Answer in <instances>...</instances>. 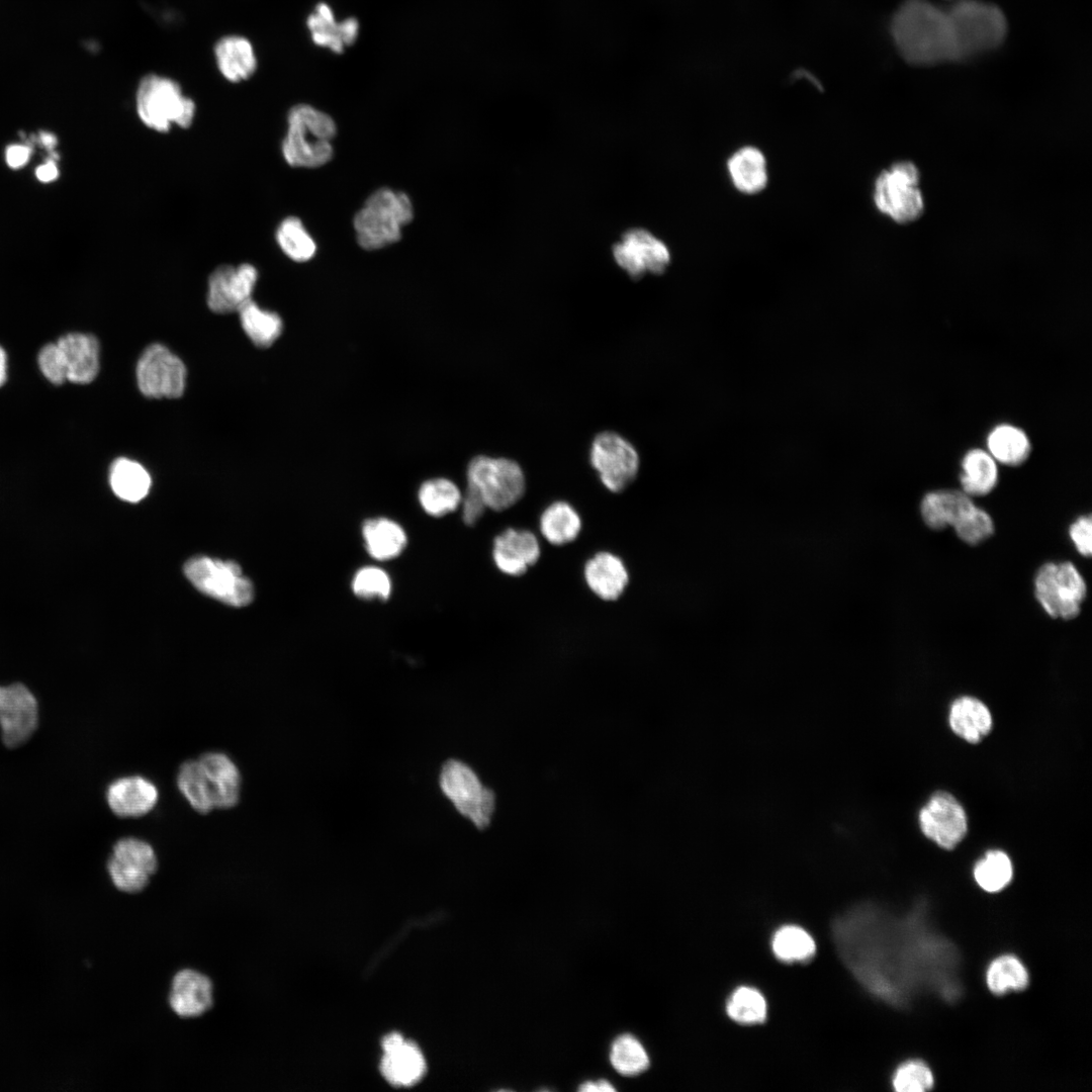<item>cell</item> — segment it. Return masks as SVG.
Wrapping results in <instances>:
<instances>
[{"label": "cell", "mask_w": 1092, "mask_h": 1092, "mask_svg": "<svg viewBox=\"0 0 1092 1092\" xmlns=\"http://www.w3.org/2000/svg\"><path fill=\"white\" fill-rule=\"evenodd\" d=\"M1028 971L1022 962L1013 954H1002L994 959L986 972L989 990L996 995L1009 991H1021L1028 985Z\"/></svg>", "instance_id": "obj_37"}, {"label": "cell", "mask_w": 1092, "mask_h": 1092, "mask_svg": "<svg viewBox=\"0 0 1092 1092\" xmlns=\"http://www.w3.org/2000/svg\"><path fill=\"white\" fill-rule=\"evenodd\" d=\"M37 721V701L24 685L0 686L1 736L7 747L23 744L36 729Z\"/></svg>", "instance_id": "obj_18"}, {"label": "cell", "mask_w": 1092, "mask_h": 1092, "mask_svg": "<svg viewBox=\"0 0 1092 1092\" xmlns=\"http://www.w3.org/2000/svg\"><path fill=\"white\" fill-rule=\"evenodd\" d=\"M168 1002L181 1018L200 1017L214 1005L212 981L193 969L178 971L171 982Z\"/></svg>", "instance_id": "obj_20"}, {"label": "cell", "mask_w": 1092, "mask_h": 1092, "mask_svg": "<svg viewBox=\"0 0 1092 1092\" xmlns=\"http://www.w3.org/2000/svg\"><path fill=\"white\" fill-rule=\"evenodd\" d=\"M613 255L616 263L634 278L646 273L661 274L671 260L668 247L642 229L626 232L614 245Z\"/></svg>", "instance_id": "obj_15"}, {"label": "cell", "mask_w": 1092, "mask_h": 1092, "mask_svg": "<svg viewBox=\"0 0 1092 1092\" xmlns=\"http://www.w3.org/2000/svg\"><path fill=\"white\" fill-rule=\"evenodd\" d=\"M589 461L602 484L611 492L625 490L636 479L640 459L635 447L620 434L606 431L594 440Z\"/></svg>", "instance_id": "obj_12"}, {"label": "cell", "mask_w": 1092, "mask_h": 1092, "mask_svg": "<svg viewBox=\"0 0 1092 1092\" xmlns=\"http://www.w3.org/2000/svg\"><path fill=\"white\" fill-rule=\"evenodd\" d=\"M57 344L64 357L67 380L87 384L95 379L99 371V344L94 336L70 333Z\"/></svg>", "instance_id": "obj_24"}, {"label": "cell", "mask_w": 1092, "mask_h": 1092, "mask_svg": "<svg viewBox=\"0 0 1092 1092\" xmlns=\"http://www.w3.org/2000/svg\"><path fill=\"white\" fill-rule=\"evenodd\" d=\"M306 24L312 41L336 54H342L345 47L353 44L359 31V23L355 17L336 22L332 8L325 2L316 4L307 17Z\"/></svg>", "instance_id": "obj_26"}, {"label": "cell", "mask_w": 1092, "mask_h": 1092, "mask_svg": "<svg viewBox=\"0 0 1092 1092\" xmlns=\"http://www.w3.org/2000/svg\"><path fill=\"white\" fill-rule=\"evenodd\" d=\"M988 452L999 463L1018 466L1030 455L1031 443L1027 434L1011 424L995 426L986 440Z\"/></svg>", "instance_id": "obj_34"}, {"label": "cell", "mask_w": 1092, "mask_h": 1092, "mask_svg": "<svg viewBox=\"0 0 1092 1092\" xmlns=\"http://www.w3.org/2000/svg\"><path fill=\"white\" fill-rule=\"evenodd\" d=\"M492 558L502 573L522 576L541 558L539 539L530 530L507 528L493 540Z\"/></svg>", "instance_id": "obj_19"}, {"label": "cell", "mask_w": 1092, "mask_h": 1092, "mask_svg": "<svg viewBox=\"0 0 1092 1092\" xmlns=\"http://www.w3.org/2000/svg\"><path fill=\"white\" fill-rule=\"evenodd\" d=\"M727 1013L739 1023H759L766 1017V1002L757 990L740 987L729 998Z\"/></svg>", "instance_id": "obj_44"}, {"label": "cell", "mask_w": 1092, "mask_h": 1092, "mask_svg": "<svg viewBox=\"0 0 1092 1092\" xmlns=\"http://www.w3.org/2000/svg\"><path fill=\"white\" fill-rule=\"evenodd\" d=\"M919 180L917 167L908 161L883 170L874 183L873 197L878 210L898 223L919 218L924 209Z\"/></svg>", "instance_id": "obj_9"}, {"label": "cell", "mask_w": 1092, "mask_h": 1092, "mask_svg": "<svg viewBox=\"0 0 1092 1092\" xmlns=\"http://www.w3.org/2000/svg\"><path fill=\"white\" fill-rule=\"evenodd\" d=\"M7 379V355L3 348L0 346V386Z\"/></svg>", "instance_id": "obj_55"}, {"label": "cell", "mask_w": 1092, "mask_h": 1092, "mask_svg": "<svg viewBox=\"0 0 1092 1092\" xmlns=\"http://www.w3.org/2000/svg\"><path fill=\"white\" fill-rule=\"evenodd\" d=\"M912 910L894 917L862 905L834 923V938L848 969L871 993L899 1006L916 992L932 990L945 1000L961 992L958 952L925 919Z\"/></svg>", "instance_id": "obj_1"}, {"label": "cell", "mask_w": 1092, "mask_h": 1092, "mask_svg": "<svg viewBox=\"0 0 1092 1092\" xmlns=\"http://www.w3.org/2000/svg\"><path fill=\"white\" fill-rule=\"evenodd\" d=\"M30 155V145H11L6 149L5 159L10 168L19 169L28 162Z\"/></svg>", "instance_id": "obj_51"}, {"label": "cell", "mask_w": 1092, "mask_h": 1092, "mask_svg": "<svg viewBox=\"0 0 1092 1092\" xmlns=\"http://www.w3.org/2000/svg\"><path fill=\"white\" fill-rule=\"evenodd\" d=\"M953 530L963 542L978 545L993 535L995 527L989 513L976 506Z\"/></svg>", "instance_id": "obj_47"}, {"label": "cell", "mask_w": 1092, "mask_h": 1092, "mask_svg": "<svg viewBox=\"0 0 1092 1092\" xmlns=\"http://www.w3.org/2000/svg\"><path fill=\"white\" fill-rule=\"evenodd\" d=\"M198 760L208 780L214 807H235L240 799L241 775L234 761L221 752L204 753Z\"/></svg>", "instance_id": "obj_27"}, {"label": "cell", "mask_w": 1092, "mask_h": 1092, "mask_svg": "<svg viewBox=\"0 0 1092 1092\" xmlns=\"http://www.w3.org/2000/svg\"><path fill=\"white\" fill-rule=\"evenodd\" d=\"M184 572L196 588L224 604L243 607L254 598L251 580L232 560L195 556L185 563Z\"/></svg>", "instance_id": "obj_11"}, {"label": "cell", "mask_w": 1092, "mask_h": 1092, "mask_svg": "<svg viewBox=\"0 0 1092 1092\" xmlns=\"http://www.w3.org/2000/svg\"><path fill=\"white\" fill-rule=\"evenodd\" d=\"M610 1061L614 1069L625 1076L638 1075L649 1066L644 1046L629 1033L621 1034L613 1041Z\"/></svg>", "instance_id": "obj_43"}, {"label": "cell", "mask_w": 1092, "mask_h": 1092, "mask_svg": "<svg viewBox=\"0 0 1092 1092\" xmlns=\"http://www.w3.org/2000/svg\"><path fill=\"white\" fill-rule=\"evenodd\" d=\"M1069 537L1074 544L1077 552L1084 556L1090 557L1092 553V518L1091 515H1082L1078 517L1069 526Z\"/></svg>", "instance_id": "obj_49"}, {"label": "cell", "mask_w": 1092, "mask_h": 1092, "mask_svg": "<svg viewBox=\"0 0 1092 1092\" xmlns=\"http://www.w3.org/2000/svg\"><path fill=\"white\" fill-rule=\"evenodd\" d=\"M242 328L259 348L270 347L281 335L283 323L276 312L262 309L250 299L240 309Z\"/></svg>", "instance_id": "obj_36"}, {"label": "cell", "mask_w": 1092, "mask_h": 1092, "mask_svg": "<svg viewBox=\"0 0 1092 1092\" xmlns=\"http://www.w3.org/2000/svg\"><path fill=\"white\" fill-rule=\"evenodd\" d=\"M923 834L944 849L954 848L968 830L963 806L947 792L934 793L919 812Z\"/></svg>", "instance_id": "obj_16"}, {"label": "cell", "mask_w": 1092, "mask_h": 1092, "mask_svg": "<svg viewBox=\"0 0 1092 1092\" xmlns=\"http://www.w3.org/2000/svg\"><path fill=\"white\" fill-rule=\"evenodd\" d=\"M258 280V270L249 263L222 265L209 275L207 305L215 313H231L250 299Z\"/></svg>", "instance_id": "obj_17"}, {"label": "cell", "mask_w": 1092, "mask_h": 1092, "mask_svg": "<svg viewBox=\"0 0 1092 1092\" xmlns=\"http://www.w3.org/2000/svg\"><path fill=\"white\" fill-rule=\"evenodd\" d=\"M890 33L909 64L930 66L960 61L947 10L925 0H905L894 13Z\"/></svg>", "instance_id": "obj_2"}, {"label": "cell", "mask_w": 1092, "mask_h": 1092, "mask_svg": "<svg viewBox=\"0 0 1092 1092\" xmlns=\"http://www.w3.org/2000/svg\"><path fill=\"white\" fill-rule=\"evenodd\" d=\"M362 535L367 552L377 560L398 556L406 545L404 530L386 518L369 519L364 522Z\"/></svg>", "instance_id": "obj_33"}, {"label": "cell", "mask_w": 1092, "mask_h": 1092, "mask_svg": "<svg viewBox=\"0 0 1092 1092\" xmlns=\"http://www.w3.org/2000/svg\"><path fill=\"white\" fill-rule=\"evenodd\" d=\"M37 362L44 377L54 384H62L67 381V371L63 354L57 343H51L41 348Z\"/></svg>", "instance_id": "obj_48"}, {"label": "cell", "mask_w": 1092, "mask_h": 1092, "mask_svg": "<svg viewBox=\"0 0 1092 1092\" xmlns=\"http://www.w3.org/2000/svg\"><path fill=\"white\" fill-rule=\"evenodd\" d=\"M158 797L156 786L140 776L114 781L106 793L109 808L122 818L146 815L155 807Z\"/></svg>", "instance_id": "obj_23"}, {"label": "cell", "mask_w": 1092, "mask_h": 1092, "mask_svg": "<svg viewBox=\"0 0 1092 1092\" xmlns=\"http://www.w3.org/2000/svg\"><path fill=\"white\" fill-rule=\"evenodd\" d=\"M35 175L43 183L52 182L58 178L59 169L54 160H48L36 168Z\"/></svg>", "instance_id": "obj_52"}, {"label": "cell", "mask_w": 1092, "mask_h": 1092, "mask_svg": "<svg viewBox=\"0 0 1092 1092\" xmlns=\"http://www.w3.org/2000/svg\"><path fill=\"white\" fill-rule=\"evenodd\" d=\"M109 482L113 492L119 498L135 503L147 495L151 486V477L140 463L121 457L111 464Z\"/></svg>", "instance_id": "obj_35"}, {"label": "cell", "mask_w": 1092, "mask_h": 1092, "mask_svg": "<svg viewBox=\"0 0 1092 1092\" xmlns=\"http://www.w3.org/2000/svg\"><path fill=\"white\" fill-rule=\"evenodd\" d=\"M136 113L150 129L167 132L174 125L188 128L195 116L194 101L183 94L175 80L157 74L146 75L135 94Z\"/></svg>", "instance_id": "obj_5"}, {"label": "cell", "mask_w": 1092, "mask_h": 1092, "mask_svg": "<svg viewBox=\"0 0 1092 1092\" xmlns=\"http://www.w3.org/2000/svg\"><path fill=\"white\" fill-rule=\"evenodd\" d=\"M158 869L154 848L135 837L119 839L107 861L109 877L121 892L136 894L146 889Z\"/></svg>", "instance_id": "obj_14"}, {"label": "cell", "mask_w": 1092, "mask_h": 1092, "mask_svg": "<svg viewBox=\"0 0 1092 1092\" xmlns=\"http://www.w3.org/2000/svg\"><path fill=\"white\" fill-rule=\"evenodd\" d=\"M771 946L778 959L790 963L807 961L816 951L812 936L795 925L780 928L772 937Z\"/></svg>", "instance_id": "obj_42"}, {"label": "cell", "mask_w": 1092, "mask_h": 1092, "mask_svg": "<svg viewBox=\"0 0 1092 1092\" xmlns=\"http://www.w3.org/2000/svg\"><path fill=\"white\" fill-rule=\"evenodd\" d=\"M177 785L191 807L198 813L207 814L215 808L208 780L199 760H187L181 764Z\"/></svg>", "instance_id": "obj_38"}, {"label": "cell", "mask_w": 1092, "mask_h": 1092, "mask_svg": "<svg viewBox=\"0 0 1092 1092\" xmlns=\"http://www.w3.org/2000/svg\"><path fill=\"white\" fill-rule=\"evenodd\" d=\"M997 461L981 448L969 450L961 461L960 483L970 496L989 494L997 485L999 471Z\"/></svg>", "instance_id": "obj_32"}, {"label": "cell", "mask_w": 1092, "mask_h": 1092, "mask_svg": "<svg viewBox=\"0 0 1092 1092\" xmlns=\"http://www.w3.org/2000/svg\"><path fill=\"white\" fill-rule=\"evenodd\" d=\"M947 12L960 60L995 50L1003 42L1007 21L996 5L979 0H960Z\"/></svg>", "instance_id": "obj_6"}, {"label": "cell", "mask_w": 1092, "mask_h": 1092, "mask_svg": "<svg viewBox=\"0 0 1092 1092\" xmlns=\"http://www.w3.org/2000/svg\"><path fill=\"white\" fill-rule=\"evenodd\" d=\"M892 1084L897 1092H924L934 1084L930 1068L920 1060H909L895 1071Z\"/></svg>", "instance_id": "obj_45"}, {"label": "cell", "mask_w": 1092, "mask_h": 1092, "mask_svg": "<svg viewBox=\"0 0 1092 1092\" xmlns=\"http://www.w3.org/2000/svg\"><path fill=\"white\" fill-rule=\"evenodd\" d=\"M353 593L361 599L387 600L391 592L390 578L378 567L359 569L352 580Z\"/></svg>", "instance_id": "obj_46"}, {"label": "cell", "mask_w": 1092, "mask_h": 1092, "mask_svg": "<svg viewBox=\"0 0 1092 1092\" xmlns=\"http://www.w3.org/2000/svg\"><path fill=\"white\" fill-rule=\"evenodd\" d=\"M579 1091H615V1087L607 1080H599L597 1082H583L579 1088Z\"/></svg>", "instance_id": "obj_54"}, {"label": "cell", "mask_w": 1092, "mask_h": 1092, "mask_svg": "<svg viewBox=\"0 0 1092 1092\" xmlns=\"http://www.w3.org/2000/svg\"><path fill=\"white\" fill-rule=\"evenodd\" d=\"M281 251L295 262H306L316 252V244L302 221L295 216L284 218L275 234Z\"/></svg>", "instance_id": "obj_39"}, {"label": "cell", "mask_w": 1092, "mask_h": 1092, "mask_svg": "<svg viewBox=\"0 0 1092 1092\" xmlns=\"http://www.w3.org/2000/svg\"><path fill=\"white\" fill-rule=\"evenodd\" d=\"M213 51L220 74L230 82L245 81L257 69L254 48L244 36L225 35L216 41Z\"/></svg>", "instance_id": "obj_29"}, {"label": "cell", "mask_w": 1092, "mask_h": 1092, "mask_svg": "<svg viewBox=\"0 0 1092 1092\" xmlns=\"http://www.w3.org/2000/svg\"><path fill=\"white\" fill-rule=\"evenodd\" d=\"M141 392L152 398H177L183 394L186 368L181 359L161 344L145 349L136 365Z\"/></svg>", "instance_id": "obj_13"}, {"label": "cell", "mask_w": 1092, "mask_h": 1092, "mask_svg": "<svg viewBox=\"0 0 1092 1092\" xmlns=\"http://www.w3.org/2000/svg\"><path fill=\"white\" fill-rule=\"evenodd\" d=\"M727 172L734 188L747 195L761 192L768 183L764 154L754 146H743L727 160Z\"/></svg>", "instance_id": "obj_28"}, {"label": "cell", "mask_w": 1092, "mask_h": 1092, "mask_svg": "<svg viewBox=\"0 0 1092 1092\" xmlns=\"http://www.w3.org/2000/svg\"><path fill=\"white\" fill-rule=\"evenodd\" d=\"M538 527L545 541L552 546L562 547L579 537L582 519L568 502L555 500L543 510Z\"/></svg>", "instance_id": "obj_30"}, {"label": "cell", "mask_w": 1092, "mask_h": 1092, "mask_svg": "<svg viewBox=\"0 0 1092 1092\" xmlns=\"http://www.w3.org/2000/svg\"><path fill=\"white\" fill-rule=\"evenodd\" d=\"M414 216L413 204L405 193L389 188L373 192L356 213L354 229L358 244L365 250H377L396 243L401 229Z\"/></svg>", "instance_id": "obj_4"}, {"label": "cell", "mask_w": 1092, "mask_h": 1092, "mask_svg": "<svg viewBox=\"0 0 1092 1092\" xmlns=\"http://www.w3.org/2000/svg\"><path fill=\"white\" fill-rule=\"evenodd\" d=\"M459 488L446 478L425 481L419 490V500L424 511L433 517H443L455 511L461 504Z\"/></svg>", "instance_id": "obj_40"}, {"label": "cell", "mask_w": 1092, "mask_h": 1092, "mask_svg": "<svg viewBox=\"0 0 1092 1092\" xmlns=\"http://www.w3.org/2000/svg\"><path fill=\"white\" fill-rule=\"evenodd\" d=\"M948 720L951 730L970 743H978L992 728L989 709L982 701L971 696L953 701Z\"/></svg>", "instance_id": "obj_31"}, {"label": "cell", "mask_w": 1092, "mask_h": 1092, "mask_svg": "<svg viewBox=\"0 0 1092 1092\" xmlns=\"http://www.w3.org/2000/svg\"><path fill=\"white\" fill-rule=\"evenodd\" d=\"M583 579L597 598L615 602L623 596L630 576L620 556L610 551H598L584 563Z\"/></svg>", "instance_id": "obj_22"}, {"label": "cell", "mask_w": 1092, "mask_h": 1092, "mask_svg": "<svg viewBox=\"0 0 1092 1092\" xmlns=\"http://www.w3.org/2000/svg\"><path fill=\"white\" fill-rule=\"evenodd\" d=\"M1033 586L1035 599L1053 619L1076 618L1087 596L1086 581L1070 561L1043 563L1035 572Z\"/></svg>", "instance_id": "obj_8"}, {"label": "cell", "mask_w": 1092, "mask_h": 1092, "mask_svg": "<svg viewBox=\"0 0 1092 1092\" xmlns=\"http://www.w3.org/2000/svg\"><path fill=\"white\" fill-rule=\"evenodd\" d=\"M382 1049L380 1071L390 1084L410 1086L420 1081L426 1071V1062L416 1043L392 1032L382 1039Z\"/></svg>", "instance_id": "obj_21"}, {"label": "cell", "mask_w": 1092, "mask_h": 1092, "mask_svg": "<svg viewBox=\"0 0 1092 1092\" xmlns=\"http://www.w3.org/2000/svg\"><path fill=\"white\" fill-rule=\"evenodd\" d=\"M467 485L478 492L487 509L503 512L525 495L526 476L512 459L479 455L469 462Z\"/></svg>", "instance_id": "obj_7"}, {"label": "cell", "mask_w": 1092, "mask_h": 1092, "mask_svg": "<svg viewBox=\"0 0 1092 1092\" xmlns=\"http://www.w3.org/2000/svg\"><path fill=\"white\" fill-rule=\"evenodd\" d=\"M461 503L462 520L467 526L475 525L487 509L478 492L469 485H467L466 487V491L461 498Z\"/></svg>", "instance_id": "obj_50"}, {"label": "cell", "mask_w": 1092, "mask_h": 1092, "mask_svg": "<svg viewBox=\"0 0 1092 1092\" xmlns=\"http://www.w3.org/2000/svg\"><path fill=\"white\" fill-rule=\"evenodd\" d=\"M1013 867L1009 856L1002 850H990L976 863L974 878L981 889L996 893L1009 885Z\"/></svg>", "instance_id": "obj_41"}, {"label": "cell", "mask_w": 1092, "mask_h": 1092, "mask_svg": "<svg viewBox=\"0 0 1092 1092\" xmlns=\"http://www.w3.org/2000/svg\"><path fill=\"white\" fill-rule=\"evenodd\" d=\"M439 785L455 809L478 829H485L490 824L495 795L469 765L457 759L447 760L441 768Z\"/></svg>", "instance_id": "obj_10"}, {"label": "cell", "mask_w": 1092, "mask_h": 1092, "mask_svg": "<svg viewBox=\"0 0 1092 1092\" xmlns=\"http://www.w3.org/2000/svg\"><path fill=\"white\" fill-rule=\"evenodd\" d=\"M972 496L958 489H936L924 494L920 514L927 527L942 530L957 526L974 508Z\"/></svg>", "instance_id": "obj_25"}, {"label": "cell", "mask_w": 1092, "mask_h": 1092, "mask_svg": "<svg viewBox=\"0 0 1092 1092\" xmlns=\"http://www.w3.org/2000/svg\"><path fill=\"white\" fill-rule=\"evenodd\" d=\"M32 140L36 141L49 152V160L56 161L58 159V155L54 152V148L57 145V138L53 133L41 131L37 136H33Z\"/></svg>", "instance_id": "obj_53"}, {"label": "cell", "mask_w": 1092, "mask_h": 1092, "mask_svg": "<svg viewBox=\"0 0 1092 1092\" xmlns=\"http://www.w3.org/2000/svg\"><path fill=\"white\" fill-rule=\"evenodd\" d=\"M337 132L333 118L308 104H297L287 114V130L282 142L284 160L292 167L316 168L333 157L332 141Z\"/></svg>", "instance_id": "obj_3"}]
</instances>
